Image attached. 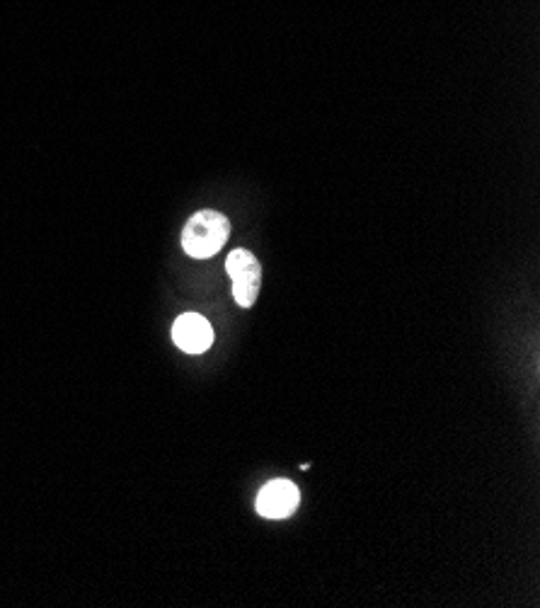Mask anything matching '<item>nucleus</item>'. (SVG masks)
<instances>
[{"label":"nucleus","mask_w":540,"mask_h":608,"mask_svg":"<svg viewBox=\"0 0 540 608\" xmlns=\"http://www.w3.org/2000/svg\"><path fill=\"white\" fill-rule=\"evenodd\" d=\"M226 270L233 280V298H236V303L242 308L255 306L262 284V266L255 255L248 250H233L228 255Z\"/></svg>","instance_id":"nucleus-2"},{"label":"nucleus","mask_w":540,"mask_h":608,"mask_svg":"<svg viewBox=\"0 0 540 608\" xmlns=\"http://www.w3.org/2000/svg\"><path fill=\"white\" fill-rule=\"evenodd\" d=\"M299 487L289 480H272L262 487L258 497V511L267 519H286L299 507Z\"/></svg>","instance_id":"nucleus-4"},{"label":"nucleus","mask_w":540,"mask_h":608,"mask_svg":"<svg viewBox=\"0 0 540 608\" xmlns=\"http://www.w3.org/2000/svg\"><path fill=\"white\" fill-rule=\"evenodd\" d=\"M175 345L187 351V355H201L214 343V327L209 320L199 313H185L175 320L173 325Z\"/></svg>","instance_id":"nucleus-3"},{"label":"nucleus","mask_w":540,"mask_h":608,"mask_svg":"<svg viewBox=\"0 0 540 608\" xmlns=\"http://www.w3.org/2000/svg\"><path fill=\"white\" fill-rule=\"evenodd\" d=\"M230 236V223L218 211H199L183 231V248L194 260H206L224 248Z\"/></svg>","instance_id":"nucleus-1"}]
</instances>
